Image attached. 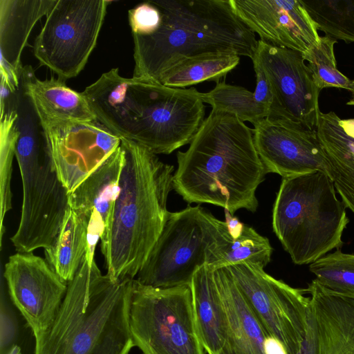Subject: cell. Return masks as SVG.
I'll use <instances>...</instances> for the list:
<instances>
[{"instance_id":"obj_27","label":"cell","mask_w":354,"mask_h":354,"mask_svg":"<svg viewBox=\"0 0 354 354\" xmlns=\"http://www.w3.org/2000/svg\"><path fill=\"white\" fill-rule=\"evenodd\" d=\"M204 103L209 104L213 111L229 113L242 122L252 124L268 117L269 109L259 102L254 92L222 81L207 93H201Z\"/></svg>"},{"instance_id":"obj_15","label":"cell","mask_w":354,"mask_h":354,"mask_svg":"<svg viewBox=\"0 0 354 354\" xmlns=\"http://www.w3.org/2000/svg\"><path fill=\"white\" fill-rule=\"evenodd\" d=\"M253 125L255 147L267 174L282 178L326 174V159L315 129L268 117Z\"/></svg>"},{"instance_id":"obj_1","label":"cell","mask_w":354,"mask_h":354,"mask_svg":"<svg viewBox=\"0 0 354 354\" xmlns=\"http://www.w3.org/2000/svg\"><path fill=\"white\" fill-rule=\"evenodd\" d=\"M97 120L121 139L155 154H169L190 144L205 120L201 93L104 73L82 92Z\"/></svg>"},{"instance_id":"obj_24","label":"cell","mask_w":354,"mask_h":354,"mask_svg":"<svg viewBox=\"0 0 354 354\" xmlns=\"http://www.w3.org/2000/svg\"><path fill=\"white\" fill-rule=\"evenodd\" d=\"M272 248L268 238L244 225L232 234L225 221H217L214 236L206 250V265L216 270L249 263L265 268L270 261Z\"/></svg>"},{"instance_id":"obj_25","label":"cell","mask_w":354,"mask_h":354,"mask_svg":"<svg viewBox=\"0 0 354 354\" xmlns=\"http://www.w3.org/2000/svg\"><path fill=\"white\" fill-rule=\"evenodd\" d=\"M88 225L86 216L68 207L55 243L44 249L46 261L66 283L73 279L86 259Z\"/></svg>"},{"instance_id":"obj_3","label":"cell","mask_w":354,"mask_h":354,"mask_svg":"<svg viewBox=\"0 0 354 354\" xmlns=\"http://www.w3.org/2000/svg\"><path fill=\"white\" fill-rule=\"evenodd\" d=\"M124 151L120 191L111 222L100 239L107 270L115 282L134 279L158 240L169 211L174 167L147 148L121 139Z\"/></svg>"},{"instance_id":"obj_29","label":"cell","mask_w":354,"mask_h":354,"mask_svg":"<svg viewBox=\"0 0 354 354\" xmlns=\"http://www.w3.org/2000/svg\"><path fill=\"white\" fill-rule=\"evenodd\" d=\"M322 31L336 40L354 43V0H301Z\"/></svg>"},{"instance_id":"obj_17","label":"cell","mask_w":354,"mask_h":354,"mask_svg":"<svg viewBox=\"0 0 354 354\" xmlns=\"http://www.w3.org/2000/svg\"><path fill=\"white\" fill-rule=\"evenodd\" d=\"M306 291L307 331L297 354H354V296L332 291L315 279Z\"/></svg>"},{"instance_id":"obj_9","label":"cell","mask_w":354,"mask_h":354,"mask_svg":"<svg viewBox=\"0 0 354 354\" xmlns=\"http://www.w3.org/2000/svg\"><path fill=\"white\" fill-rule=\"evenodd\" d=\"M217 221L200 205L169 212L136 279L155 288L190 285L196 270L206 264V250Z\"/></svg>"},{"instance_id":"obj_10","label":"cell","mask_w":354,"mask_h":354,"mask_svg":"<svg viewBox=\"0 0 354 354\" xmlns=\"http://www.w3.org/2000/svg\"><path fill=\"white\" fill-rule=\"evenodd\" d=\"M109 3L56 0L34 43L40 64L64 81L76 77L95 47Z\"/></svg>"},{"instance_id":"obj_4","label":"cell","mask_w":354,"mask_h":354,"mask_svg":"<svg viewBox=\"0 0 354 354\" xmlns=\"http://www.w3.org/2000/svg\"><path fill=\"white\" fill-rule=\"evenodd\" d=\"M133 280L113 281L86 258L53 322L35 337V354H129Z\"/></svg>"},{"instance_id":"obj_7","label":"cell","mask_w":354,"mask_h":354,"mask_svg":"<svg viewBox=\"0 0 354 354\" xmlns=\"http://www.w3.org/2000/svg\"><path fill=\"white\" fill-rule=\"evenodd\" d=\"M349 223L335 186L322 171L283 178L272 209V229L297 265L339 250Z\"/></svg>"},{"instance_id":"obj_18","label":"cell","mask_w":354,"mask_h":354,"mask_svg":"<svg viewBox=\"0 0 354 354\" xmlns=\"http://www.w3.org/2000/svg\"><path fill=\"white\" fill-rule=\"evenodd\" d=\"M214 275L228 324L227 339L218 354H279V342L262 326L228 268L214 270Z\"/></svg>"},{"instance_id":"obj_14","label":"cell","mask_w":354,"mask_h":354,"mask_svg":"<svg viewBox=\"0 0 354 354\" xmlns=\"http://www.w3.org/2000/svg\"><path fill=\"white\" fill-rule=\"evenodd\" d=\"M3 277L10 297L35 337L53 322L67 291L48 262L32 252H17L5 264Z\"/></svg>"},{"instance_id":"obj_26","label":"cell","mask_w":354,"mask_h":354,"mask_svg":"<svg viewBox=\"0 0 354 354\" xmlns=\"http://www.w3.org/2000/svg\"><path fill=\"white\" fill-rule=\"evenodd\" d=\"M240 62L234 53L216 52L185 58L167 70L158 82L172 88H185L205 81L219 82Z\"/></svg>"},{"instance_id":"obj_31","label":"cell","mask_w":354,"mask_h":354,"mask_svg":"<svg viewBox=\"0 0 354 354\" xmlns=\"http://www.w3.org/2000/svg\"><path fill=\"white\" fill-rule=\"evenodd\" d=\"M310 271L324 287L354 296V254L337 250L310 264Z\"/></svg>"},{"instance_id":"obj_35","label":"cell","mask_w":354,"mask_h":354,"mask_svg":"<svg viewBox=\"0 0 354 354\" xmlns=\"http://www.w3.org/2000/svg\"><path fill=\"white\" fill-rule=\"evenodd\" d=\"M6 354H21V348L14 344Z\"/></svg>"},{"instance_id":"obj_19","label":"cell","mask_w":354,"mask_h":354,"mask_svg":"<svg viewBox=\"0 0 354 354\" xmlns=\"http://www.w3.org/2000/svg\"><path fill=\"white\" fill-rule=\"evenodd\" d=\"M56 0H0L1 80L18 87L21 57L37 21L48 13Z\"/></svg>"},{"instance_id":"obj_8","label":"cell","mask_w":354,"mask_h":354,"mask_svg":"<svg viewBox=\"0 0 354 354\" xmlns=\"http://www.w3.org/2000/svg\"><path fill=\"white\" fill-rule=\"evenodd\" d=\"M129 324L142 354H205L194 315L190 285L155 288L133 280Z\"/></svg>"},{"instance_id":"obj_30","label":"cell","mask_w":354,"mask_h":354,"mask_svg":"<svg viewBox=\"0 0 354 354\" xmlns=\"http://www.w3.org/2000/svg\"><path fill=\"white\" fill-rule=\"evenodd\" d=\"M337 42V40L328 35L320 36L319 41L302 54L304 61L308 62L314 83L320 91L329 87L351 90L352 81L337 66L334 53Z\"/></svg>"},{"instance_id":"obj_23","label":"cell","mask_w":354,"mask_h":354,"mask_svg":"<svg viewBox=\"0 0 354 354\" xmlns=\"http://www.w3.org/2000/svg\"><path fill=\"white\" fill-rule=\"evenodd\" d=\"M190 287L195 324L207 354H218L227 336L228 324L214 270L204 265L194 273Z\"/></svg>"},{"instance_id":"obj_13","label":"cell","mask_w":354,"mask_h":354,"mask_svg":"<svg viewBox=\"0 0 354 354\" xmlns=\"http://www.w3.org/2000/svg\"><path fill=\"white\" fill-rule=\"evenodd\" d=\"M41 121L54 167L68 194L121 145V138L98 120Z\"/></svg>"},{"instance_id":"obj_16","label":"cell","mask_w":354,"mask_h":354,"mask_svg":"<svg viewBox=\"0 0 354 354\" xmlns=\"http://www.w3.org/2000/svg\"><path fill=\"white\" fill-rule=\"evenodd\" d=\"M238 17L259 39L306 53L319 41L317 26L301 0H230Z\"/></svg>"},{"instance_id":"obj_12","label":"cell","mask_w":354,"mask_h":354,"mask_svg":"<svg viewBox=\"0 0 354 354\" xmlns=\"http://www.w3.org/2000/svg\"><path fill=\"white\" fill-rule=\"evenodd\" d=\"M251 59L261 68L270 86L272 102L268 117L316 130L321 91L302 54L259 39Z\"/></svg>"},{"instance_id":"obj_6","label":"cell","mask_w":354,"mask_h":354,"mask_svg":"<svg viewBox=\"0 0 354 354\" xmlns=\"http://www.w3.org/2000/svg\"><path fill=\"white\" fill-rule=\"evenodd\" d=\"M19 137L15 156L23 187L20 221L10 241L17 252H32L55 243L68 208V193L52 160L42 121L33 102L16 106Z\"/></svg>"},{"instance_id":"obj_34","label":"cell","mask_w":354,"mask_h":354,"mask_svg":"<svg viewBox=\"0 0 354 354\" xmlns=\"http://www.w3.org/2000/svg\"><path fill=\"white\" fill-rule=\"evenodd\" d=\"M253 67L256 75V87L254 93L257 100L270 110L272 97L268 82L259 65L253 63Z\"/></svg>"},{"instance_id":"obj_33","label":"cell","mask_w":354,"mask_h":354,"mask_svg":"<svg viewBox=\"0 0 354 354\" xmlns=\"http://www.w3.org/2000/svg\"><path fill=\"white\" fill-rule=\"evenodd\" d=\"M0 306V354H6L13 346L17 337V325L2 294Z\"/></svg>"},{"instance_id":"obj_2","label":"cell","mask_w":354,"mask_h":354,"mask_svg":"<svg viewBox=\"0 0 354 354\" xmlns=\"http://www.w3.org/2000/svg\"><path fill=\"white\" fill-rule=\"evenodd\" d=\"M173 189L189 203H208L232 215L255 212L267 172L253 130L237 117L212 110L185 151L177 153Z\"/></svg>"},{"instance_id":"obj_32","label":"cell","mask_w":354,"mask_h":354,"mask_svg":"<svg viewBox=\"0 0 354 354\" xmlns=\"http://www.w3.org/2000/svg\"><path fill=\"white\" fill-rule=\"evenodd\" d=\"M128 13L132 35H151L161 23L160 11L153 1L140 3L129 10Z\"/></svg>"},{"instance_id":"obj_21","label":"cell","mask_w":354,"mask_h":354,"mask_svg":"<svg viewBox=\"0 0 354 354\" xmlns=\"http://www.w3.org/2000/svg\"><path fill=\"white\" fill-rule=\"evenodd\" d=\"M19 77L41 120H97L83 93L68 87L64 80H40L29 65L22 67Z\"/></svg>"},{"instance_id":"obj_5","label":"cell","mask_w":354,"mask_h":354,"mask_svg":"<svg viewBox=\"0 0 354 354\" xmlns=\"http://www.w3.org/2000/svg\"><path fill=\"white\" fill-rule=\"evenodd\" d=\"M161 13L159 28L132 35L134 77L158 82L180 60L196 55L234 53L252 58L258 40L234 12L230 0L153 1Z\"/></svg>"},{"instance_id":"obj_22","label":"cell","mask_w":354,"mask_h":354,"mask_svg":"<svg viewBox=\"0 0 354 354\" xmlns=\"http://www.w3.org/2000/svg\"><path fill=\"white\" fill-rule=\"evenodd\" d=\"M124 161L122 146L109 156L73 192L68 194V206L89 221L92 212L102 218L105 230L109 228L115 201L120 191V180Z\"/></svg>"},{"instance_id":"obj_28","label":"cell","mask_w":354,"mask_h":354,"mask_svg":"<svg viewBox=\"0 0 354 354\" xmlns=\"http://www.w3.org/2000/svg\"><path fill=\"white\" fill-rule=\"evenodd\" d=\"M17 113L14 101L1 109L0 125V246L6 232L3 221L6 214L12 209L11 177L12 166L15 156L19 137Z\"/></svg>"},{"instance_id":"obj_20","label":"cell","mask_w":354,"mask_h":354,"mask_svg":"<svg viewBox=\"0 0 354 354\" xmlns=\"http://www.w3.org/2000/svg\"><path fill=\"white\" fill-rule=\"evenodd\" d=\"M316 131L326 159V174L354 214V118L320 111Z\"/></svg>"},{"instance_id":"obj_36","label":"cell","mask_w":354,"mask_h":354,"mask_svg":"<svg viewBox=\"0 0 354 354\" xmlns=\"http://www.w3.org/2000/svg\"><path fill=\"white\" fill-rule=\"evenodd\" d=\"M350 91L351 93V97L350 100L346 102V104L354 106V80L352 81Z\"/></svg>"},{"instance_id":"obj_11","label":"cell","mask_w":354,"mask_h":354,"mask_svg":"<svg viewBox=\"0 0 354 354\" xmlns=\"http://www.w3.org/2000/svg\"><path fill=\"white\" fill-rule=\"evenodd\" d=\"M226 268L267 333L288 354H297L307 331L310 298L306 289L274 278L259 265L243 263Z\"/></svg>"}]
</instances>
